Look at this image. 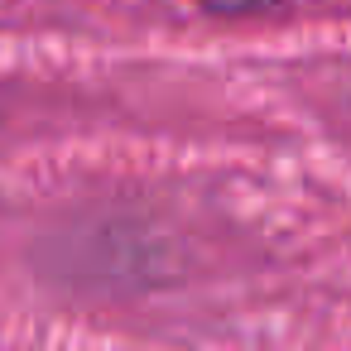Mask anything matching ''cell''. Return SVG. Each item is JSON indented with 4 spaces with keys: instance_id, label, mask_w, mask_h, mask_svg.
<instances>
[{
    "instance_id": "cell-1",
    "label": "cell",
    "mask_w": 351,
    "mask_h": 351,
    "mask_svg": "<svg viewBox=\"0 0 351 351\" xmlns=\"http://www.w3.org/2000/svg\"><path fill=\"white\" fill-rule=\"evenodd\" d=\"M207 10H221V15H250V10H269L279 0H202Z\"/></svg>"
}]
</instances>
